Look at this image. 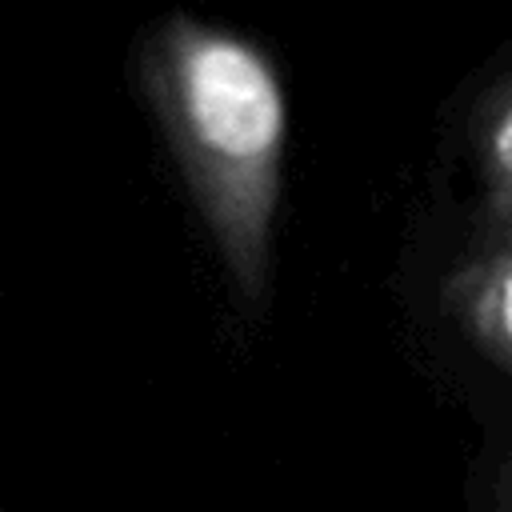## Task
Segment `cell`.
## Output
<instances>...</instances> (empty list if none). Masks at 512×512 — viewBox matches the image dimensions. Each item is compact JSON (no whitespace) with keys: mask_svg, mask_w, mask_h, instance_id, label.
<instances>
[{"mask_svg":"<svg viewBox=\"0 0 512 512\" xmlns=\"http://www.w3.org/2000/svg\"><path fill=\"white\" fill-rule=\"evenodd\" d=\"M148 80L232 280L260 296L288 144L276 64L232 28L176 16L156 32Z\"/></svg>","mask_w":512,"mask_h":512,"instance_id":"6da1fadb","label":"cell"},{"mask_svg":"<svg viewBox=\"0 0 512 512\" xmlns=\"http://www.w3.org/2000/svg\"><path fill=\"white\" fill-rule=\"evenodd\" d=\"M468 336L512 372V248L488 252L452 284Z\"/></svg>","mask_w":512,"mask_h":512,"instance_id":"7a4b0ae2","label":"cell"},{"mask_svg":"<svg viewBox=\"0 0 512 512\" xmlns=\"http://www.w3.org/2000/svg\"><path fill=\"white\" fill-rule=\"evenodd\" d=\"M488 172H492V200L504 220H512V100L488 128Z\"/></svg>","mask_w":512,"mask_h":512,"instance_id":"3957f363","label":"cell"},{"mask_svg":"<svg viewBox=\"0 0 512 512\" xmlns=\"http://www.w3.org/2000/svg\"><path fill=\"white\" fill-rule=\"evenodd\" d=\"M500 512H512V456L500 472Z\"/></svg>","mask_w":512,"mask_h":512,"instance_id":"277c9868","label":"cell"}]
</instances>
